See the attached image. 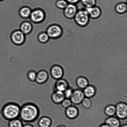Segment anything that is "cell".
<instances>
[{
    "mask_svg": "<svg viewBox=\"0 0 127 127\" xmlns=\"http://www.w3.org/2000/svg\"><path fill=\"white\" fill-rule=\"evenodd\" d=\"M39 114V109L36 105L33 103H28L21 107L19 117L22 121L32 123L37 120Z\"/></svg>",
    "mask_w": 127,
    "mask_h": 127,
    "instance_id": "cell-1",
    "label": "cell"
},
{
    "mask_svg": "<svg viewBox=\"0 0 127 127\" xmlns=\"http://www.w3.org/2000/svg\"><path fill=\"white\" fill-rule=\"evenodd\" d=\"M21 107L16 103H7L4 106L2 109V114L6 120L10 121L18 119L19 117Z\"/></svg>",
    "mask_w": 127,
    "mask_h": 127,
    "instance_id": "cell-2",
    "label": "cell"
},
{
    "mask_svg": "<svg viewBox=\"0 0 127 127\" xmlns=\"http://www.w3.org/2000/svg\"><path fill=\"white\" fill-rule=\"evenodd\" d=\"M74 19L77 25L83 27L88 25L90 18L86 9H81L78 10Z\"/></svg>",
    "mask_w": 127,
    "mask_h": 127,
    "instance_id": "cell-3",
    "label": "cell"
},
{
    "mask_svg": "<svg viewBox=\"0 0 127 127\" xmlns=\"http://www.w3.org/2000/svg\"><path fill=\"white\" fill-rule=\"evenodd\" d=\"M46 32L50 38L56 39L61 37L63 35V30L59 25L54 24L48 27Z\"/></svg>",
    "mask_w": 127,
    "mask_h": 127,
    "instance_id": "cell-4",
    "label": "cell"
},
{
    "mask_svg": "<svg viewBox=\"0 0 127 127\" xmlns=\"http://www.w3.org/2000/svg\"><path fill=\"white\" fill-rule=\"evenodd\" d=\"M78 10L76 6L73 4L68 3L67 7L63 10V14L68 19L74 18Z\"/></svg>",
    "mask_w": 127,
    "mask_h": 127,
    "instance_id": "cell-5",
    "label": "cell"
},
{
    "mask_svg": "<svg viewBox=\"0 0 127 127\" xmlns=\"http://www.w3.org/2000/svg\"><path fill=\"white\" fill-rule=\"evenodd\" d=\"M30 17L32 22L38 23L43 20L45 17V14L43 10L37 9L32 11Z\"/></svg>",
    "mask_w": 127,
    "mask_h": 127,
    "instance_id": "cell-6",
    "label": "cell"
},
{
    "mask_svg": "<svg viewBox=\"0 0 127 127\" xmlns=\"http://www.w3.org/2000/svg\"><path fill=\"white\" fill-rule=\"evenodd\" d=\"M116 114L120 119H126L127 116V105L124 103H120L116 107Z\"/></svg>",
    "mask_w": 127,
    "mask_h": 127,
    "instance_id": "cell-7",
    "label": "cell"
},
{
    "mask_svg": "<svg viewBox=\"0 0 127 127\" xmlns=\"http://www.w3.org/2000/svg\"><path fill=\"white\" fill-rule=\"evenodd\" d=\"M50 73L52 78L58 80L63 77L64 71L63 68L60 66L55 65L52 66L51 68Z\"/></svg>",
    "mask_w": 127,
    "mask_h": 127,
    "instance_id": "cell-8",
    "label": "cell"
},
{
    "mask_svg": "<svg viewBox=\"0 0 127 127\" xmlns=\"http://www.w3.org/2000/svg\"><path fill=\"white\" fill-rule=\"evenodd\" d=\"M11 38L12 42L15 44L20 45L24 42L25 35L20 30H17L12 32Z\"/></svg>",
    "mask_w": 127,
    "mask_h": 127,
    "instance_id": "cell-9",
    "label": "cell"
},
{
    "mask_svg": "<svg viewBox=\"0 0 127 127\" xmlns=\"http://www.w3.org/2000/svg\"><path fill=\"white\" fill-rule=\"evenodd\" d=\"M84 98L85 96L83 92L79 89H77L73 91L70 98V100L73 104H78L82 103Z\"/></svg>",
    "mask_w": 127,
    "mask_h": 127,
    "instance_id": "cell-10",
    "label": "cell"
},
{
    "mask_svg": "<svg viewBox=\"0 0 127 127\" xmlns=\"http://www.w3.org/2000/svg\"><path fill=\"white\" fill-rule=\"evenodd\" d=\"M49 75L48 72L46 70H41L37 73L35 82L39 85L45 84L48 81Z\"/></svg>",
    "mask_w": 127,
    "mask_h": 127,
    "instance_id": "cell-11",
    "label": "cell"
},
{
    "mask_svg": "<svg viewBox=\"0 0 127 127\" xmlns=\"http://www.w3.org/2000/svg\"><path fill=\"white\" fill-rule=\"evenodd\" d=\"M90 18L97 19L101 16V9L99 7L96 6L86 8Z\"/></svg>",
    "mask_w": 127,
    "mask_h": 127,
    "instance_id": "cell-12",
    "label": "cell"
},
{
    "mask_svg": "<svg viewBox=\"0 0 127 127\" xmlns=\"http://www.w3.org/2000/svg\"><path fill=\"white\" fill-rule=\"evenodd\" d=\"M65 96L64 92L56 90L53 92L51 96V99L52 102L55 104H58L61 103Z\"/></svg>",
    "mask_w": 127,
    "mask_h": 127,
    "instance_id": "cell-13",
    "label": "cell"
},
{
    "mask_svg": "<svg viewBox=\"0 0 127 127\" xmlns=\"http://www.w3.org/2000/svg\"><path fill=\"white\" fill-rule=\"evenodd\" d=\"M55 86V90L64 92L68 88V83L64 80L61 78L57 80Z\"/></svg>",
    "mask_w": 127,
    "mask_h": 127,
    "instance_id": "cell-14",
    "label": "cell"
},
{
    "mask_svg": "<svg viewBox=\"0 0 127 127\" xmlns=\"http://www.w3.org/2000/svg\"><path fill=\"white\" fill-rule=\"evenodd\" d=\"M65 114L67 117L69 119H75L78 115V110L75 107L71 106L67 108L65 111Z\"/></svg>",
    "mask_w": 127,
    "mask_h": 127,
    "instance_id": "cell-15",
    "label": "cell"
},
{
    "mask_svg": "<svg viewBox=\"0 0 127 127\" xmlns=\"http://www.w3.org/2000/svg\"><path fill=\"white\" fill-rule=\"evenodd\" d=\"M52 121L51 118L47 116L41 118L38 121V126L39 127H50L52 125Z\"/></svg>",
    "mask_w": 127,
    "mask_h": 127,
    "instance_id": "cell-16",
    "label": "cell"
},
{
    "mask_svg": "<svg viewBox=\"0 0 127 127\" xmlns=\"http://www.w3.org/2000/svg\"><path fill=\"white\" fill-rule=\"evenodd\" d=\"M28 21H25L21 24L20 27V30L25 35L28 34L32 31V26L31 23Z\"/></svg>",
    "mask_w": 127,
    "mask_h": 127,
    "instance_id": "cell-17",
    "label": "cell"
},
{
    "mask_svg": "<svg viewBox=\"0 0 127 127\" xmlns=\"http://www.w3.org/2000/svg\"><path fill=\"white\" fill-rule=\"evenodd\" d=\"M105 124L109 127H119L120 122L117 118L110 117L106 120Z\"/></svg>",
    "mask_w": 127,
    "mask_h": 127,
    "instance_id": "cell-18",
    "label": "cell"
},
{
    "mask_svg": "<svg viewBox=\"0 0 127 127\" xmlns=\"http://www.w3.org/2000/svg\"><path fill=\"white\" fill-rule=\"evenodd\" d=\"M83 92L86 97L89 98L93 97L95 94V88L93 86L88 85L84 88Z\"/></svg>",
    "mask_w": 127,
    "mask_h": 127,
    "instance_id": "cell-19",
    "label": "cell"
},
{
    "mask_svg": "<svg viewBox=\"0 0 127 127\" xmlns=\"http://www.w3.org/2000/svg\"><path fill=\"white\" fill-rule=\"evenodd\" d=\"M127 4L125 2H120L115 6V10L117 13L123 14L126 13L127 11Z\"/></svg>",
    "mask_w": 127,
    "mask_h": 127,
    "instance_id": "cell-20",
    "label": "cell"
},
{
    "mask_svg": "<svg viewBox=\"0 0 127 127\" xmlns=\"http://www.w3.org/2000/svg\"><path fill=\"white\" fill-rule=\"evenodd\" d=\"M76 84L78 87L81 89H84L89 85L88 80L83 77H79L76 80Z\"/></svg>",
    "mask_w": 127,
    "mask_h": 127,
    "instance_id": "cell-21",
    "label": "cell"
},
{
    "mask_svg": "<svg viewBox=\"0 0 127 127\" xmlns=\"http://www.w3.org/2000/svg\"><path fill=\"white\" fill-rule=\"evenodd\" d=\"M32 11L29 7H23L20 9L19 14L22 18H28L30 16Z\"/></svg>",
    "mask_w": 127,
    "mask_h": 127,
    "instance_id": "cell-22",
    "label": "cell"
},
{
    "mask_svg": "<svg viewBox=\"0 0 127 127\" xmlns=\"http://www.w3.org/2000/svg\"><path fill=\"white\" fill-rule=\"evenodd\" d=\"M23 124L22 121L18 119L9 121L8 127H23Z\"/></svg>",
    "mask_w": 127,
    "mask_h": 127,
    "instance_id": "cell-23",
    "label": "cell"
},
{
    "mask_svg": "<svg viewBox=\"0 0 127 127\" xmlns=\"http://www.w3.org/2000/svg\"><path fill=\"white\" fill-rule=\"evenodd\" d=\"M105 113L108 116L112 117L116 114V107L113 105L108 106L105 108Z\"/></svg>",
    "mask_w": 127,
    "mask_h": 127,
    "instance_id": "cell-24",
    "label": "cell"
},
{
    "mask_svg": "<svg viewBox=\"0 0 127 127\" xmlns=\"http://www.w3.org/2000/svg\"><path fill=\"white\" fill-rule=\"evenodd\" d=\"M81 2L86 8L94 7L96 3V0H81Z\"/></svg>",
    "mask_w": 127,
    "mask_h": 127,
    "instance_id": "cell-25",
    "label": "cell"
},
{
    "mask_svg": "<svg viewBox=\"0 0 127 127\" xmlns=\"http://www.w3.org/2000/svg\"><path fill=\"white\" fill-rule=\"evenodd\" d=\"M68 4L65 0H58L56 3L57 8L60 10H64Z\"/></svg>",
    "mask_w": 127,
    "mask_h": 127,
    "instance_id": "cell-26",
    "label": "cell"
},
{
    "mask_svg": "<svg viewBox=\"0 0 127 127\" xmlns=\"http://www.w3.org/2000/svg\"><path fill=\"white\" fill-rule=\"evenodd\" d=\"M48 36L46 32H43L40 34L38 36V39L40 42L42 43H45L47 42L49 39Z\"/></svg>",
    "mask_w": 127,
    "mask_h": 127,
    "instance_id": "cell-27",
    "label": "cell"
},
{
    "mask_svg": "<svg viewBox=\"0 0 127 127\" xmlns=\"http://www.w3.org/2000/svg\"><path fill=\"white\" fill-rule=\"evenodd\" d=\"M37 73L34 70L29 71L27 73V78L29 80L32 82H35Z\"/></svg>",
    "mask_w": 127,
    "mask_h": 127,
    "instance_id": "cell-28",
    "label": "cell"
},
{
    "mask_svg": "<svg viewBox=\"0 0 127 127\" xmlns=\"http://www.w3.org/2000/svg\"><path fill=\"white\" fill-rule=\"evenodd\" d=\"M82 103L83 106L85 109H89L92 106V101L89 98H84Z\"/></svg>",
    "mask_w": 127,
    "mask_h": 127,
    "instance_id": "cell-29",
    "label": "cell"
},
{
    "mask_svg": "<svg viewBox=\"0 0 127 127\" xmlns=\"http://www.w3.org/2000/svg\"><path fill=\"white\" fill-rule=\"evenodd\" d=\"M61 104L63 108L67 109L71 105L72 102L71 100L68 99H64L62 101Z\"/></svg>",
    "mask_w": 127,
    "mask_h": 127,
    "instance_id": "cell-30",
    "label": "cell"
},
{
    "mask_svg": "<svg viewBox=\"0 0 127 127\" xmlns=\"http://www.w3.org/2000/svg\"><path fill=\"white\" fill-rule=\"evenodd\" d=\"M73 91L72 89L70 88H68L64 92L65 97L67 99L70 98L73 92Z\"/></svg>",
    "mask_w": 127,
    "mask_h": 127,
    "instance_id": "cell-31",
    "label": "cell"
},
{
    "mask_svg": "<svg viewBox=\"0 0 127 127\" xmlns=\"http://www.w3.org/2000/svg\"><path fill=\"white\" fill-rule=\"evenodd\" d=\"M68 3L73 4H75L78 3L80 0H65Z\"/></svg>",
    "mask_w": 127,
    "mask_h": 127,
    "instance_id": "cell-32",
    "label": "cell"
},
{
    "mask_svg": "<svg viewBox=\"0 0 127 127\" xmlns=\"http://www.w3.org/2000/svg\"><path fill=\"white\" fill-rule=\"evenodd\" d=\"M23 127H34L33 126L30 124H27L24 125Z\"/></svg>",
    "mask_w": 127,
    "mask_h": 127,
    "instance_id": "cell-33",
    "label": "cell"
},
{
    "mask_svg": "<svg viewBox=\"0 0 127 127\" xmlns=\"http://www.w3.org/2000/svg\"><path fill=\"white\" fill-rule=\"evenodd\" d=\"M100 127H109L106 124H104L101 126Z\"/></svg>",
    "mask_w": 127,
    "mask_h": 127,
    "instance_id": "cell-34",
    "label": "cell"
},
{
    "mask_svg": "<svg viewBox=\"0 0 127 127\" xmlns=\"http://www.w3.org/2000/svg\"><path fill=\"white\" fill-rule=\"evenodd\" d=\"M58 127H66L65 126H64L61 125V126H59Z\"/></svg>",
    "mask_w": 127,
    "mask_h": 127,
    "instance_id": "cell-35",
    "label": "cell"
},
{
    "mask_svg": "<svg viewBox=\"0 0 127 127\" xmlns=\"http://www.w3.org/2000/svg\"><path fill=\"white\" fill-rule=\"evenodd\" d=\"M121 127H127V125H124L123 126H122Z\"/></svg>",
    "mask_w": 127,
    "mask_h": 127,
    "instance_id": "cell-36",
    "label": "cell"
},
{
    "mask_svg": "<svg viewBox=\"0 0 127 127\" xmlns=\"http://www.w3.org/2000/svg\"><path fill=\"white\" fill-rule=\"evenodd\" d=\"M2 0H0V1Z\"/></svg>",
    "mask_w": 127,
    "mask_h": 127,
    "instance_id": "cell-37",
    "label": "cell"
},
{
    "mask_svg": "<svg viewBox=\"0 0 127 127\" xmlns=\"http://www.w3.org/2000/svg\"></svg>",
    "mask_w": 127,
    "mask_h": 127,
    "instance_id": "cell-38",
    "label": "cell"
}]
</instances>
